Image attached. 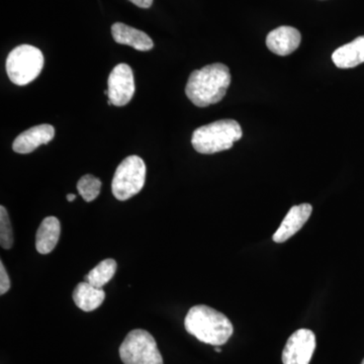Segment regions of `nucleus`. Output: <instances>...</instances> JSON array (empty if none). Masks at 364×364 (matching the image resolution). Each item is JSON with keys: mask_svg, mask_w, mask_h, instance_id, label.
<instances>
[{"mask_svg": "<svg viewBox=\"0 0 364 364\" xmlns=\"http://www.w3.org/2000/svg\"><path fill=\"white\" fill-rule=\"evenodd\" d=\"M231 73L222 63L210 64L189 76L186 87V97L198 107H205L221 102L230 85Z\"/></svg>", "mask_w": 364, "mask_h": 364, "instance_id": "1", "label": "nucleus"}, {"mask_svg": "<svg viewBox=\"0 0 364 364\" xmlns=\"http://www.w3.org/2000/svg\"><path fill=\"white\" fill-rule=\"evenodd\" d=\"M189 334L203 343L221 346L233 335L231 321L215 309L205 305L193 306L184 320Z\"/></svg>", "mask_w": 364, "mask_h": 364, "instance_id": "2", "label": "nucleus"}, {"mask_svg": "<svg viewBox=\"0 0 364 364\" xmlns=\"http://www.w3.org/2000/svg\"><path fill=\"white\" fill-rule=\"evenodd\" d=\"M242 135L241 126L235 119H220L196 129L191 144L200 154H215L231 149Z\"/></svg>", "mask_w": 364, "mask_h": 364, "instance_id": "3", "label": "nucleus"}, {"mask_svg": "<svg viewBox=\"0 0 364 364\" xmlns=\"http://www.w3.org/2000/svg\"><path fill=\"white\" fill-rule=\"evenodd\" d=\"M44 67V55L38 48L21 45L9 53L6 73L14 85L23 86L33 82Z\"/></svg>", "mask_w": 364, "mask_h": 364, "instance_id": "4", "label": "nucleus"}, {"mask_svg": "<svg viewBox=\"0 0 364 364\" xmlns=\"http://www.w3.org/2000/svg\"><path fill=\"white\" fill-rule=\"evenodd\" d=\"M146 165L142 158L132 155L117 166L112 182V191L119 200H127L138 195L145 184Z\"/></svg>", "mask_w": 364, "mask_h": 364, "instance_id": "5", "label": "nucleus"}, {"mask_svg": "<svg viewBox=\"0 0 364 364\" xmlns=\"http://www.w3.org/2000/svg\"><path fill=\"white\" fill-rule=\"evenodd\" d=\"M124 364H163V358L154 337L142 329L133 330L119 346Z\"/></svg>", "mask_w": 364, "mask_h": 364, "instance_id": "6", "label": "nucleus"}, {"mask_svg": "<svg viewBox=\"0 0 364 364\" xmlns=\"http://www.w3.org/2000/svg\"><path fill=\"white\" fill-rule=\"evenodd\" d=\"M109 100L112 105L124 107L131 102L135 93L133 70L128 64H119L112 69L107 81Z\"/></svg>", "mask_w": 364, "mask_h": 364, "instance_id": "7", "label": "nucleus"}, {"mask_svg": "<svg viewBox=\"0 0 364 364\" xmlns=\"http://www.w3.org/2000/svg\"><path fill=\"white\" fill-rule=\"evenodd\" d=\"M316 349V336L309 329H299L287 339L282 351L284 364H310Z\"/></svg>", "mask_w": 364, "mask_h": 364, "instance_id": "8", "label": "nucleus"}, {"mask_svg": "<svg viewBox=\"0 0 364 364\" xmlns=\"http://www.w3.org/2000/svg\"><path fill=\"white\" fill-rule=\"evenodd\" d=\"M312 212L313 207L310 203L294 205L289 210L279 229L273 235V241L275 243H284L289 240L308 222Z\"/></svg>", "mask_w": 364, "mask_h": 364, "instance_id": "9", "label": "nucleus"}, {"mask_svg": "<svg viewBox=\"0 0 364 364\" xmlns=\"http://www.w3.org/2000/svg\"><path fill=\"white\" fill-rule=\"evenodd\" d=\"M55 136V129L51 124H40L33 127L16 136L13 149L18 154H28L41 145L51 142Z\"/></svg>", "mask_w": 364, "mask_h": 364, "instance_id": "10", "label": "nucleus"}, {"mask_svg": "<svg viewBox=\"0 0 364 364\" xmlns=\"http://www.w3.org/2000/svg\"><path fill=\"white\" fill-rule=\"evenodd\" d=\"M301 40V33L296 28L282 26L268 33L267 46L275 55L287 56L298 49Z\"/></svg>", "mask_w": 364, "mask_h": 364, "instance_id": "11", "label": "nucleus"}, {"mask_svg": "<svg viewBox=\"0 0 364 364\" xmlns=\"http://www.w3.org/2000/svg\"><path fill=\"white\" fill-rule=\"evenodd\" d=\"M112 35L117 44L130 46L138 51H149L154 47V43L147 33L123 23L112 25Z\"/></svg>", "mask_w": 364, "mask_h": 364, "instance_id": "12", "label": "nucleus"}, {"mask_svg": "<svg viewBox=\"0 0 364 364\" xmlns=\"http://www.w3.org/2000/svg\"><path fill=\"white\" fill-rule=\"evenodd\" d=\"M332 60L341 69L353 68L364 63V36L338 48L333 53Z\"/></svg>", "mask_w": 364, "mask_h": 364, "instance_id": "13", "label": "nucleus"}, {"mask_svg": "<svg viewBox=\"0 0 364 364\" xmlns=\"http://www.w3.org/2000/svg\"><path fill=\"white\" fill-rule=\"evenodd\" d=\"M61 234V225L56 217H47L41 223L36 235V248L41 254H49L54 250Z\"/></svg>", "mask_w": 364, "mask_h": 364, "instance_id": "14", "label": "nucleus"}, {"mask_svg": "<svg viewBox=\"0 0 364 364\" xmlns=\"http://www.w3.org/2000/svg\"><path fill=\"white\" fill-rule=\"evenodd\" d=\"M105 299L104 289L90 284L80 282L73 291V301L80 310L91 312L102 305Z\"/></svg>", "mask_w": 364, "mask_h": 364, "instance_id": "15", "label": "nucleus"}, {"mask_svg": "<svg viewBox=\"0 0 364 364\" xmlns=\"http://www.w3.org/2000/svg\"><path fill=\"white\" fill-rule=\"evenodd\" d=\"M117 268V261L112 258H107V259L98 263L97 267L85 275V282L102 289V287L105 286L116 274Z\"/></svg>", "mask_w": 364, "mask_h": 364, "instance_id": "16", "label": "nucleus"}, {"mask_svg": "<svg viewBox=\"0 0 364 364\" xmlns=\"http://www.w3.org/2000/svg\"><path fill=\"white\" fill-rule=\"evenodd\" d=\"M77 189L79 195L82 196L83 200L85 202L90 203L100 195V189H102V181L97 177L87 174V176H82L79 179Z\"/></svg>", "mask_w": 364, "mask_h": 364, "instance_id": "17", "label": "nucleus"}, {"mask_svg": "<svg viewBox=\"0 0 364 364\" xmlns=\"http://www.w3.org/2000/svg\"><path fill=\"white\" fill-rule=\"evenodd\" d=\"M0 245L4 249H11L14 245L13 228L6 208L0 207Z\"/></svg>", "mask_w": 364, "mask_h": 364, "instance_id": "18", "label": "nucleus"}, {"mask_svg": "<svg viewBox=\"0 0 364 364\" xmlns=\"http://www.w3.org/2000/svg\"><path fill=\"white\" fill-rule=\"evenodd\" d=\"M11 289V279H9V274L6 267H4V262H0V294H6Z\"/></svg>", "mask_w": 364, "mask_h": 364, "instance_id": "19", "label": "nucleus"}, {"mask_svg": "<svg viewBox=\"0 0 364 364\" xmlns=\"http://www.w3.org/2000/svg\"><path fill=\"white\" fill-rule=\"evenodd\" d=\"M132 4L142 9H149L152 6L153 0H130Z\"/></svg>", "mask_w": 364, "mask_h": 364, "instance_id": "20", "label": "nucleus"}, {"mask_svg": "<svg viewBox=\"0 0 364 364\" xmlns=\"http://www.w3.org/2000/svg\"><path fill=\"white\" fill-rule=\"evenodd\" d=\"M66 198L68 202H73V200L76 198V195H73V193H69V195H67Z\"/></svg>", "mask_w": 364, "mask_h": 364, "instance_id": "21", "label": "nucleus"}, {"mask_svg": "<svg viewBox=\"0 0 364 364\" xmlns=\"http://www.w3.org/2000/svg\"><path fill=\"white\" fill-rule=\"evenodd\" d=\"M215 352H218V353H221L222 350L219 348V347H217V348L215 349Z\"/></svg>", "mask_w": 364, "mask_h": 364, "instance_id": "22", "label": "nucleus"}, {"mask_svg": "<svg viewBox=\"0 0 364 364\" xmlns=\"http://www.w3.org/2000/svg\"><path fill=\"white\" fill-rule=\"evenodd\" d=\"M361 364H364V359H363V363H361Z\"/></svg>", "mask_w": 364, "mask_h": 364, "instance_id": "23", "label": "nucleus"}]
</instances>
